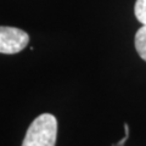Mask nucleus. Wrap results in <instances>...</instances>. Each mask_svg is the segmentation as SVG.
Wrapping results in <instances>:
<instances>
[{
  "mask_svg": "<svg viewBox=\"0 0 146 146\" xmlns=\"http://www.w3.org/2000/svg\"><path fill=\"white\" fill-rule=\"evenodd\" d=\"M57 119L50 113H43L31 123L22 146H55Z\"/></svg>",
  "mask_w": 146,
  "mask_h": 146,
  "instance_id": "1",
  "label": "nucleus"
},
{
  "mask_svg": "<svg viewBox=\"0 0 146 146\" xmlns=\"http://www.w3.org/2000/svg\"><path fill=\"white\" fill-rule=\"evenodd\" d=\"M29 43V35L23 29L16 27L0 26V52L17 54L22 51Z\"/></svg>",
  "mask_w": 146,
  "mask_h": 146,
  "instance_id": "2",
  "label": "nucleus"
},
{
  "mask_svg": "<svg viewBox=\"0 0 146 146\" xmlns=\"http://www.w3.org/2000/svg\"><path fill=\"white\" fill-rule=\"evenodd\" d=\"M134 45L139 56L144 61H146V26H141L136 32L134 38Z\"/></svg>",
  "mask_w": 146,
  "mask_h": 146,
  "instance_id": "3",
  "label": "nucleus"
},
{
  "mask_svg": "<svg viewBox=\"0 0 146 146\" xmlns=\"http://www.w3.org/2000/svg\"><path fill=\"white\" fill-rule=\"evenodd\" d=\"M134 15L141 26H146V0H136L134 5Z\"/></svg>",
  "mask_w": 146,
  "mask_h": 146,
  "instance_id": "4",
  "label": "nucleus"
},
{
  "mask_svg": "<svg viewBox=\"0 0 146 146\" xmlns=\"http://www.w3.org/2000/svg\"><path fill=\"white\" fill-rule=\"evenodd\" d=\"M124 133H125V134H124V138H123L121 141H118L117 144H113L112 146H123V145L125 144V141H127V139H128V136H129V127H128L127 123L124 124Z\"/></svg>",
  "mask_w": 146,
  "mask_h": 146,
  "instance_id": "5",
  "label": "nucleus"
}]
</instances>
